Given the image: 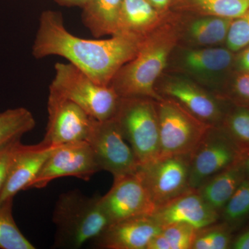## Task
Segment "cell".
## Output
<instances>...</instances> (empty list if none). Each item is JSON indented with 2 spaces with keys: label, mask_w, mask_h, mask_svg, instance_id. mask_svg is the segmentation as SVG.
I'll list each match as a JSON object with an SVG mask.
<instances>
[{
  "label": "cell",
  "mask_w": 249,
  "mask_h": 249,
  "mask_svg": "<svg viewBox=\"0 0 249 249\" xmlns=\"http://www.w3.org/2000/svg\"><path fill=\"white\" fill-rule=\"evenodd\" d=\"M190 4L206 16L235 19L249 8V0H188Z\"/></svg>",
  "instance_id": "27"
},
{
  "label": "cell",
  "mask_w": 249,
  "mask_h": 249,
  "mask_svg": "<svg viewBox=\"0 0 249 249\" xmlns=\"http://www.w3.org/2000/svg\"><path fill=\"white\" fill-rule=\"evenodd\" d=\"M114 179L111 189L101 197L103 209L111 223L152 215L156 206L138 170Z\"/></svg>",
  "instance_id": "12"
},
{
  "label": "cell",
  "mask_w": 249,
  "mask_h": 249,
  "mask_svg": "<svg viewBox=\"0 0 249 249\" xmlns=\"http://www.w3.org/2000/svg\"><path fill=\"white\" fill-rule=\"evenodd\" d=\"M143 37L118 33L106 40H87L69 32L61 13L43 11L32 46L34 58L58 55L98 84L109 86L118 71L135 56Z\"/></svg>",
  "instance_id": "1"
},
{
  "label": "cell",
  "mask_w": 249,
  "mask_h": 249,
  "mask_svg": "<svg viewBox=\"0 0 249 249\" xmlns=\"http://www.w3.org/2000/svg\"><path fill=\"white\" fill-rule=\"evenodd\" d=\"M58 4L66 6H80L83 8L89 0H55Z\"/></svg>",
  "instance_id": "36"
},
{
  "label": "cell",
  "mask_w": 249,
  "mask_h": 249,
  "mask_svg": "<svg viewBox=\"0 0 249 249\" xmlns=\"http://www.w3.org/2000/svg\"><path fill=\"white\" fill-rule=\"evenodd\" d=\"M57 146L42 142L33 145L19 142L11 160L6 181L0 192V205L14 199L19 191L28 190Z\"/></svg>",
  "instance_id": "14"
},
{
  "label": "cell",
  "mask_w": 249,
  "mask_h": 249,
  "mask_svg": "<svg viewBox=\"0 0 249 249\" xmlns=\"http://www.w3.org/2000/svg\"><path fill=\"white\" fill-rule=\"evenodd\" d=\"M49 88L76 103L98 121L114 117L120 100L111 87L98 84L70 62L55 64V75Z\"/></svg>",
  "instance_id": "5"
},
{
  "label": "cell",
  "mask_w": 249,
  "mask_h": 249,
  "mask_svg": "<svg viewBox=\"0 0 249 249\" xmlns=\"http://www.w3.org/2000/svg\"><path fill=\"white\" fill-rule=\"evenodd\" d=\"M99 171L92 150L86 141L62 144L51 153L28 190L45 188L53 180L64 177L89 181Z\"/></svg>",
  "instance_id": "11"
},
{
  "label": "cell",
  "mask_w": 249,
  "mask_h": 249,
  "mask_svg": "<svg viewBox=\"0 0 249 249\" xmlns=\"http://www.w3.org/2000/svg\"><path fill=\"white\" fill-rule=\"evenodd\" d=\"M249 218V179L245 178L221 211L219 220L235 231Z\"/></svg>",
  "instance_id": "23"
},
{
  "label": "cell",
  "mask_w": 249,
  "mask_h": 249,
  "mask_svg": "<svg viewBox=\"0 0 249 249\" xmlns=\"http://www.w3.org/2000/svg\"><path fill=\"white\" fill-rule=\"evenodd\" d=\"M163 92L208 125H222L233 105L230 106V101L206 91L190 80H170L163 86Z\"/></svg>",
  "instance_id": "13"
},
{
  "label": "cell",
  "mask_w": 249,
  "mask_h": 249,
  "mask_svg": "<svg viewBox=\"0 0 249 249\" xmlns=\"http://www.w3.org/2000/svg\"><path fill=\"white\" fill-rule=\"evenodd\" d=\"M35 126L34 115L27 108H14L0 112V147L20 140Z\"/></svg>",
  "instance_id": "22"
},
{
  "label": "cell",
  "mask_w": 249,
  "mask_h": 249,
  "mask_svg": "<svg viewBox=\"0 0 249 249\" xmlns=\"http://www.w3.org/2000/svg\"><path fill=\"white\" fill-rule=\"evenodd\" d=\"M235 62L238 71L249 72V45L241 50Z\"/></svg>",
  "instance_id": "33"
},
{
  "label": "cell",
  "mask_w": 249,
  "mask_h": 249,
  "mask_svg": "<svg viewBox=\"0 0 249 249\" xmlns=\"http://www.w3.org/2000/svg\"><path fill=\"white\" fill-rule=\"evenodd\" d=\"M242 161L244 170H245L246 178L249 179V151L243 154Z\"/></svg>",
  "instance_id": "37"
},
{
  "label": "cell",
  "mask_w": 249,
  "mask_h": 249,
  "mask_svg": "<svg viewBox=\"0 0 249 249\" xmlns=\"http://www.w3.org/2000/svg\"><path fill=\"white\" fill-rule=\"evenodd\" d=\"M101 196L78 191L62 193L55 203L53 222L56 229L54 248L76 249L99 237L111 224Z\"/></svg>",
  "instance_id": "3"
},
{
  "label": "cell",
  "mask_w": 249,
  "mask_h": 249,
  "mask_svg": "<svg viewBox=\"0 0 249 249\" xmlns=\"http://www.w3.org/2000/svg\"><path fill=\"white\" fill-rule=\"evenodd\" d=\"M221 126L243 154L249 151V107L232 105Z\"/></svg>",
  "instance_id": "25"
},
{
  "label": "cell",
  "mask_w": 249,
  "mask_h": 249,
  "mask_svg": "<svg viewBox=\"0 0 249 249\" xmlns=\"http://www.w3.org/2000/svg\"><path fill=\"white\" fill-rule=\"evenodd\" d=\"M47 111L44 143L60 145L87 140L95 119L76 103L49 88Z\"/></svg>",
  "instance_id": "10"
},
{
  "label": "cell",
  "mask_w": 249,
  "mask_h": 249,
  "mask_svg": "<svg viewBox=\"0 0 249 249\" xmlns=\"http://www.w3.org/2000/svg\"><path fill=\"white\" fill-rule=\"evenodd\" d=\"M162 229L151 216L128 218L111 223L93 245L103 249H147Z\"/></svg>",
  "instance_id": "15"
},
{
  "label": "cell",
  "mask_w": 249,
  "mask_h": 249,
  "mask_svg": "<svg viewBox=\"0 0 249 249\" xmlns=\"http://www.w3.org/2000/svg\"><path fill=\"white\" fill-rule=\"evenodd\" d=\"M245 178L241 159L227 169L209 178L196 191L206 204L220 214L228 201Z\"/></svg>",
  "instance_id": "18"
},
{
  "label": "cell",
  "mask_w": 249,
  "mask_h": 249,
  "mask_svg": "<svg viewBox=\"0 0 249 249\" xmlns=\"http://www.w3.org/2000/svg\"><path fill=\"white\" fill-rule=\"evenodd\" d=\"M161 233L171 249H192L199 229L189 224L176 223L162 227Z\"/></svg>",
  "instance_id": "28"
},
{
  "label": "cell",
  "mask_w": 249,
  "mask_h": 249,
  "mask_svg": "<svg viewBox=\"0 0 249 249\" xmlns=\"http://www.w3.org/2000/svg\"><path fill=\"white\" fill-rule=\"evenodd\" d=\"M226 42L227 48L233 53L249 45V8L240 17L232 19Z\"/></svg>",
  "instance_id": "29"
},
{
  "label": "cell",
  "mask_w": 249,
  "mask_h": 249,
  "mask_svg": "<svg viewBox=\"0 0 249 249\" xmlns=\"http://www.w3.org/2000/svg\"><path fill=\"white\" fill-rule=\"evenodd\" d=\"M147 249H171V247L168 241L160 232L152 239Z\"/></svg>",
  "instance_id": "34"
},
{
  "label": "cell",
  "mask_w": 249,
  "mask_h": 249,
  "mask_svg": "<svg viewBox=\"0 0 249 249\" xmlns=\"http://www.w3.org/2000/svg\"><path fill=\"white\" fill-rule=\"evenodd\" d=\"M20 140L15 141L0 147V192L4 186L10 164Z\"/></svg>",
  "instance_id": "31"
},
{
  "label": "cell",
  "mask_w": 249,
  "mask_h": 249,
  "mask_svg": "<svg viewBox=\"0 0 249 249\" xmlns=\"http://www.w3.org/2000/svg\"><path fill=\"white\" fill-rule=\"evenodd\" d=\"M155 101L149 98L120 97L114 116L139 165L160 157V129Z\"/></svg>",
  "instance_id": "4"
},
{
  "label": "cell",
  "mask_w": 249,
  "mask_h": 249,
  "mask_svg": "<svg viewBox=\"0 0 249 249\" xmlns=\"http://www.w3.org/2000/svg\"><path fill=\"white\" fill-rule=\"evenodd\" d=\"M151 217L162 227L182 223L201 229L219 222L220 214L193 190L159 206Z\"/></svg>",
  "instance_id": "16"
},
{
  "label": "cell",
  "mask_w": 249,
  "mask_h": 249,
  "mask_svg": "<svg viewBox=\"0 0 249 249\" xmlns=\"http://www.w3.org/2000/svg\"><path fill=\"white\" fill-rule=\"evenodd\" d=\"M159 12L164 11L171 4L173 0H147Z\"/></svg>",
  "instance_id": "35"
},
{
  "label": "cell",
  "mask_w": 249,
  "mask_h": 249,
  "mask_svg": "<svg viewBox=\"0 0 249 249\" xmlns=\"http://www.w3.org/2000/svg\"><path fill=\"white\" fill-rule=\"evenodd\" d=\"M190 160L191 155L171 156L139 165L138 173L156 209L193 191L189 183Z\"/></svg>",
  "instance_id": "9"
},
{
  "label": "cell",
  "mask_w": 249,
  "mask_h": 249,
  "mask_svg": "<svg viewBox=\"0 0 249 249\" xmlns=\"http://www.w3.org/2000/svg\"><path fill=\"white\" fill-rule=\"evenodd\" d=\"M233 52L221 47L188 51L183 58L186 71L206 86L219 89L235 62Z\"/></svg>",
  "instance_id": "17"
},
{
  "label": "cell",
  "mask_w": 249,
  "mask_h": 249,
  "mask_svg": "<svg viewBox=\"0 0 249 249\" xmlns=\"http://www.w3.org/2000/svg\"><path fill=\"white\" fill-rule=\"evenodd\" d=\"M160 18V12L147 0H124L118 33L144 37Z\"/></svg>",
  "instance_id": "20"
},
{
  "label": "cell",
  "mask_w": 249,
  "mask_h": 249,
  "mask_svg": "<svg viewBox=\"0 0 249 249\" xmlns=\"http://www.w3.org/2000/svg\"><path fill=\"white\" fill-rule=\"evenodd\" d=\"M177 40L178 35L170 28L150 31L142 39L135 56L118 71L109 86L121 98L163 99L156 92L155 82L166 66Z\"/></svg>",
  "instance_id": "2"
},
{
  "label": "cell",
  "mask_w": 249,
  "mask_h": 249,
  "mask_svg": "<svg viewBox=\"0 0 249 249\" xmlns=\"http://www.w3.org/2000/svg\"><path fill=\"white\" fill-rule=\"evenodd\" d=\"M232 21L230 18L206 16L192 23L188 35L198 45H219L227 40Z\"/></svg>",
  "instance_id": "21"
},
{
  "label": "cell",
  "mask_w": 249,
  "mask_h": 249,
  "mask_svg": "<svg viewBox=\"0 0 249 249\" xmlns=\"http://www.w3.org/2000/svg\"><path fill=\"white\" fill-rule=\"evenodd\" d=\"M86 142L92 150L101 171L109 172L114 178L138 170V160L114 117L106 121L95 119Z\"/></svg>",
  "instance_id": "8"
},
{
  "label": "cell",
  "mask_w": 249,
  "mask_h": 249,
  "mask_svg": "<svg viewBox=\"0 0 249 249\" xmlns=\"http://www.w3.org/2000/svg\"><path fill=\"white\" fill-rule=\"evenodd\" d=\"M243 156L222 126H210L191 154L189 183L196 191L206 181L220 173Z\"/></svg>",
  "instance_id": "7"
},
{
  "label": "cell",
  "mask_w": 249,
  "mask_h": 249,
  "mask_svg": "<svg viewBox=\"0 0 249 249\" xmlns=\"http://www.w3.org/2000/svg\"><path fill=\"white\" fill-rule=\"evenodd\" d=\"M229 101L235 106L249 107V72L239 71L229 91Z\"/></svg>",
  "instance_id": "30"
},
{
  "label": "cell",
  "mask_w": 249,
  "mask_h": 249,
  "mask_svg": "<svg viewBox=\"0 0 249 249\" xmlns=\"http://www.w3.org/2000/svg\"><path fill=\"white\" fill-rule=\"evenodd\" d=\"M231 249H249V225L232 239Z\"/></svg>",
  "instance_id": "32"
},
{
  "label": "cell",
  "mask_w": 249,
  "mask_h": 249,
  "mask_svg": "<svg viewBox=\"0 0 249 249\" xmlns=\"http://www.w3.org/2000/svg\"><path fill=\"white\" fill-rule=\"evenodd\" d=\"M124 0H89L83 9V24L95 37L119 32Z\"/></svg>",
  "instance_id": "19"
},
{
  "label": "cell",
  "mask_w": 249,
  "mask_h": 249,
  "mask_svg": "<svg viewBox=\"0 0 249 249\" xmlns=\"http://www.w3.org/2000/svg\"><path fill=\"white\" fill-rule=\"evenodd\" d=\"M233 230L224 222H216L199 229L192 249H231Z\"/></svg>",
  "instance_id": "26"
},
{
  "label": "cell",
  "mask_w": 249,
  "mask_h": 249,
  "mask_svg": "<svg viewBox=\"0 0 249 249\" xmlns=\"http://www.w3.org/2000/svg\"><path fill=\"white\" fill-rule=\"evenodd\" d=\"M12 205L13 199L0 205V249H35L15 222Z\"/></svg>",
  "instance_id": "24"
},
{
  "label": "cell",
  "mask_w": 249,
  "mask_h": 249,
  "mask_svg": "<svg viewBox=\"0 0 249 249\" xmlns=\"http://www.w3.org/2000/svg\"><path fill=\"white\" fill-rule=\"evenodd\" d=\"M160 157L191 155L210 126L173 100L156 101Z\"/></svg>",
  "instance_id": "6"
}]
</instances>
